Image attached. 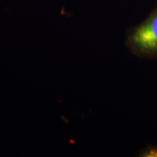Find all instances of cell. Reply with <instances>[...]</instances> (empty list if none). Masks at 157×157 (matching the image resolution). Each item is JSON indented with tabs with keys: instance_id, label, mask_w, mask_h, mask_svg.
<instances>
[{
	"instance_id": "1",
	"label": "cell",
	"mask_w": 157,
	"mask_h": 157,
	"mask_svg": "<svg viewBox=\"0 0 157 157\" xmlns=\"http://www.w3.org/2000/svg\"><path fill=\"white\" fill-rule=\"evenodd\" d=\"M126 45L137 57L157 58V7L145 21L129 31Z\"/></svg>"
},
{
	"instance_id": "2",
	"label": "cell",
	"mask_w": 157,
	"mask_h": 157,
	"mask_svg": "<svg viewBox=\"0 0 157 157\" xmlns=\"http://www.w3.org/2000/svg\"><path fill=\"white\" fill-rule=\"evenodd\" d=\"M139 156L143 157H157V146H151L144 148Z\"/></svg>"
}]
</instances>
